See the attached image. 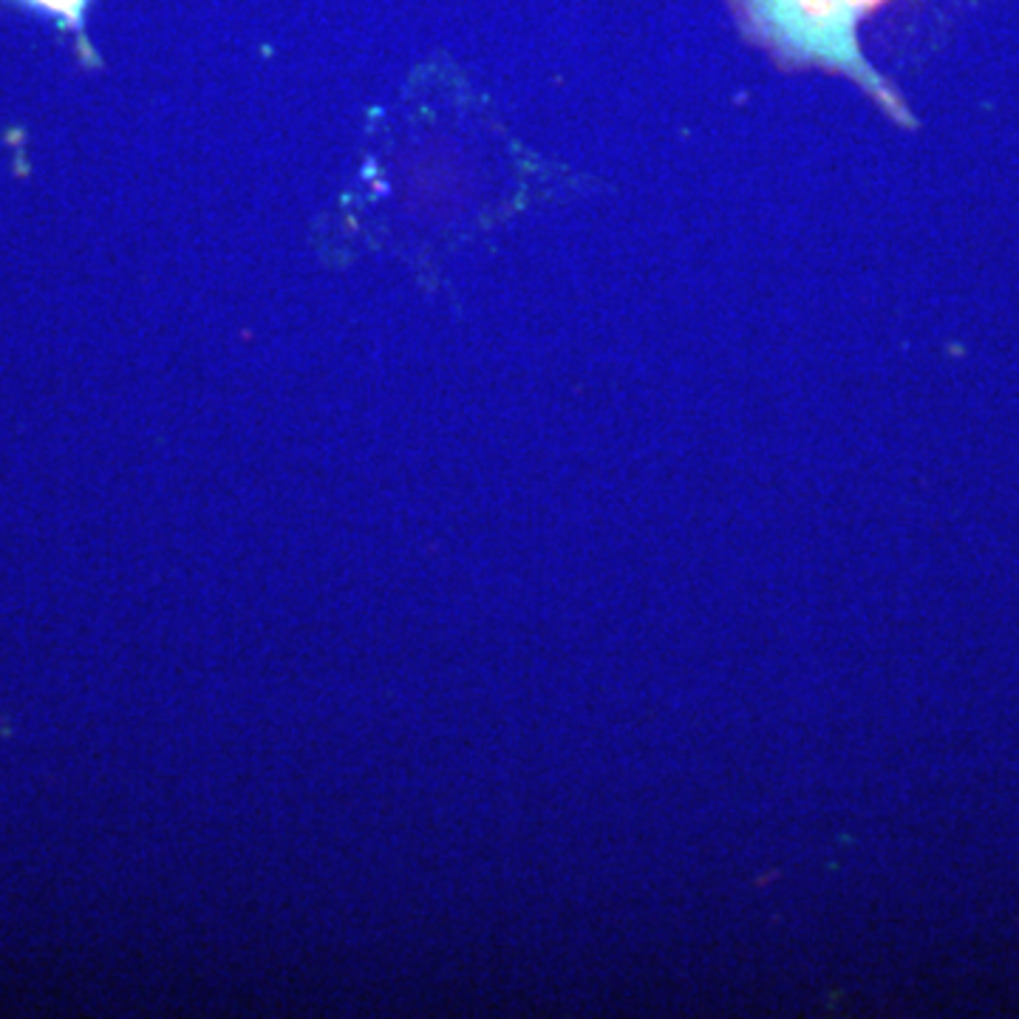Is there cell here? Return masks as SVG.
<instances>
[{"mask_svg":"<svg viewBox=\"0 0 1019 1019\" xmlns=\"http://www.w3.org/2000/svg\"><path fill=\"white\" fill-rule=\"evenodd\" d=\"M748 21L765 43L796 63H819L850 74L875 97L887 88L873 77L855 41L858 21L880 0H742Z\"/></svg>","mask_w":1019,"mask_h":1019,"instance_id":"cell-1","label":"cell"},{"mask_svg":"<svg viewBox=\"0 0 1019 1019\" xmlns=\"http://www.w3.org/2000/svg\"><path fill=\"white\" fill-rule=\"evenodd\" d=\"M23 3L41 9V12L54 14L57 21H63V26L83 34V29H86L88 3H91V0H23Z\"/></svg>","mask_w":1019,"mask_h":1019,"instance_id":"cell-2","label":"cell"}]
</instances>
